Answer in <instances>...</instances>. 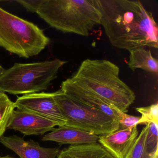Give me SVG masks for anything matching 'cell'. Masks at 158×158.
<instances>
[{
  "label": "cell",
  "instance_id": "obj_1",
  "mask_svg": "<svg viewBox=\"0 0 158 158\" xmlns=\"http://www.w3.org/2000/svg\"><path fill=\"white\" fill-rule=\"evenodd\" d=\"M100 25L112 46L130 51L158 48V27L139 1L97 0Z\"/></svg>",
  "mask_w": 158,
  "mask_h": 158
},
{
  "label": "cell",
  "instance_id": "obj_2",
  "mask_svg": "<svg viewBox=\"0 0 158 158\" xmlns=\"http://www.w3.org/2000/svg\"><path fill=\"white\" fill-rule=\"evenodd\" d=\"M120 69L104 60L87 59L66 81L91 92L123 113L135 99L134 91L119 77Z\"/></svg>",
  "mask_w": 158,
  "mask_h": 158
},
{
  "label": "cell",
  "instance_id": "obj_3",
  "mask_svg": "<svg viewBox=\"0 0 158 158\" xmlns=\"http://www.w3.org/2000/svg\"><path fill=\"white\" fill-rule=\"evenodd\" d=\"M36 13L51 27L83 36L101 19L97 0H42Z\"/></svg>",
  "mask_w": 158,
  "mask_h": 158
},
{
  "label": "cell",
  "instance_id": "obj_4",
  "mask_svg": "<svg viewBox=\"0 0 158 158\" xmlns=\"http://www.w3.org/2000/svg\"><path fill=\"white\" fill-rule=\"evenodd\" d=\"M66 62L60 59L21 64L3 69L0 75V91L13 95L32 94L48 89Z\"/></svg>",
  "mask_w": 158,
  "mask_h": 158
},
{
  "label": "cell",
  "instance_id": "obj_5",
  "mask_svg": "<svg viewBox=\"0 0 158 158\" xmlns=\"http://www.w3.org/2000/svg\"><path fill=\"white\" fill-rule=\"evenodd\" d=\"M50 42L37 26L0 7V47L21 58H29L39 54Z\"/></svg>",
  "mask_w": 158,
  "mask_h": 158
},
{
  "label": "cell",
  "instance_id": "obj_6",
  "mask_svg": "<svg viewBox=\"0 0 158 158\" xmlns=\"http://www.w3.org/2000/svg\"><path fill=\"white\" fill-rule=\"evenodd\" d=\"M53 98L67 120L66 126L98 136L119 129V123L110 116L73 100L61 89L56 91Z\"/></svg>",
  "mask_w": 158,
  "mask_h": 158
},
{
  "label": "cell",
  "instance_id": "obj_7",
  "mask_svg": "<svg viewBox=\"0 0 158 158\" xmlns=\"http://www.w3.org/2000/svg\"><path fill=\"white\" fill-rule=\"evenodd\" d=\"M52 93H35L18 97L15 106L17 109L29 112L52 121L58 126L65 125L67 120L55 102Z\"/></svg>",
  "mask_w": 158,
  "mask_h": 158
},
{
  "label": "cell",
  "instance_id": "obj_8",
  "mask_svg": "<svg viewBox=\"0 0 158 158\" xmlns=\"http://www.w3.org/2000/svg\"><path fill=\"white\" fill-rule=\"evenodd\" d=\"M58 126L57 124L35 114L22 110H14L7 129L18 131L25 135H44Z\"/></svg>",
  "mask_w": 158,
  "mask_h": 158
},
{
  "label": "cell",
  "instance_id": "obj_9",
  "mask_svg": "<svg viewBox=\"0 0 158 158\" xmlns=\"http://www.w3.org/2000/svg\"><path fill=\"white\" fill-rule=\"evenodd\" d=\"M137 126L99 136L98 142L114 158H125L138 137Z\"/></svg>",
  "mask_w": 158,
  "mask_h": 158
},
{
  "label": "cell",
  "instance_id": "obj_10",
  "mask_svg": "<svg viewBox=\"0 0 158 158\" xmlns=\"http://www.w3.org/2000/svg\"><path fill=\"white\" fill-rule=\"evenodd\" d=\"M0 142L20 158H56L60 151L59 148H44L38 142L31 139L26 141L17 135L3 136L0 138Z\"/></svg>",
  "mask_w": 158,
  "mask_h": 158
},
{
  "label": "cell",
  "instance_id": "obj_11",
  "mask_svg": "<svg viewBox=\"0 0 158 158\" xmlns=\"http://www.w3.org/2000/svg\"><path fill=\"white\" fill-rule=\"evenodd\" d=\"M60 89L65 95L73 100L88 107L102 111L119 123L123 112L95 94L72 85L66 80L62 83Z\"/></svg>",
  "mask_w": 158,
  "mask_h": 158
},
{
  "label": "cell",
  "instance_id": "obj_12",
  "mask_svg": "<svg viewBox=\"0 0 158 158\" xmlns=\"http://www.w3.org/2000/svg\"><path fill=\"white\" fill-rule=\"evenodd\" d=\"M98 139L99 136L95 134L64 125L44 135L42 140L54 141L60 145H78L98 143Z\"/></svg>",
  "mask_w": 158,
  "mask_h": 158
},
{
  "label": "cell",
  "instance_id": "obj_13",
  "mask_svg": "<svg viewBox=\"0 0 158 158\" xmlns=\"http://www.w3.org/2000/svg\"><path fill=\"white\" fill-rule=\"evenodd\" d=\"M57 158H114L98 142L70 145L60 150Z\"/></svg>",
  "mask_w": 158,
  "mask_h": 158
},
{
  "label": "cell",
  "instance_id": "obj_14",
  "mask_svg": "<svg viewBox=\"0 0 158 158\" xmlns=\"http://www.w3.org/2000/svg\"><path fill=\"white\" fill-rule=\"evenodd\" d=\"M129 52L127 65L132 71L140 69L156 75L158 74V60L153 57L150 50L140 48L130 51Z\"/></svg>",
  "mask_w": 158,
  "mask_h": 158
},
{
  "label": "cell",
  "instance_id": "obj_15",
  "mask_svg": "<svg viewBox=\"0 0 158 158\" xmlns=\"http://www.w3.org/2000/svg\"><path fill=\"white\" fill-rule=\"evenodd\" d=\"M14 102L3 92L0 91V138L3 136L15 109Z\"/></svg>",
  "mask_w": 158,
  "mask_h": 158
},
{
  "label": "cell",
  "instance_id": "obj_16",
  "mask_svg": "<svg viewBox=\"0 0 158 158\" xmlns=\"http://www.w3.org/2000/svg\"><path fill=\"white\" fill-rule=\"evenodd\" d=\"M148 130V127L146 126L141 130L135 144L125 158H151L153 155L149 154L146 149V139Z\"/></svg>",
  "mask_w": 158,
  "mask_h": 158
},
{
  "label": "cell",
  "instance_id": "obj_17",
  "mask_svg": "<svg viewBox=\"0 0 158 158\" xmlns=\"http://www.w3.org/2000/svg\"><path fill=\"white\" fill-rule=\"evenodd\" d=\"M148 130L146 139L147 152L151 155L158 151V123L150 122L146 125Z\"/></svg>",
  "mask_w": 158,
  "mask_h": 158
},
{
  "label": "cell",
  "instance_id": "obj_18",
  "mask_svg": "<svg viewBox=\"0 0 158 158\" xmlns=\"http://www.w3.org/2000/svg\"><path fill=\"white\" fill-rule=\"evenodd\" d=\"M135 109L141 114L138 125H146L150 122L158 123V102L147 107H139Z\"/></svg>",
  "mask_w": 158,
  "mask_h": 158
},
{
  "label": "cell",
  "instance_id": "obj_19",
  "mask_svg": "<svg viewBox=\"0 0 158 158\" xmlns=\"http://www.w3.org/2000/svg\"><path fill=\"white\" fill-rule=\"evenodd\" d=\"M140 119L139 116H133L125 113H123L119 121V129H127L135 126H137Z\"/></svg>",
  "mask_w": 158,
  "mask_h": 158
},
{
  "label": "cell",
  "instance_id": "obj_20",
  "mask_svg": "<svg viewBox=\"0 0 158 158\" xmlns=\"http://www.w3.org/2000/svg\"><path fill=\"white\" fill-rule=\"evenodd\" d=\"M42 0H16V2L23 6L28 12L36 13Z\"/></svg>",
  "mask_w": 158,
  "mask_h": 158
},
{
  "label": "cell",
  "instance_id": "obj_21",
  "mask_svg": "<svg viewBox=\"0 0 158 158\" xmlns=\"http://www.w3.org/2000/svg\"><path fill=\"white\" fill-rule=\"evenodd\" d=\"M151 158H158V152H156Z\"/></svg>",
  "mask_w": 158,
  "mask_h": 158
},
{
  "label": "cell",
  "instance_id": "obj_22",
  "mask_svg": "<svg viewBox=\"0 0 158 158\" xmlns=\"http://www.w3.org/2000/svg\"><path fill=\"white\" fill-rule=\"evenodd\" d=\"M0 158H14V157H11V156H9V155H7V156H2V157H0Z\"/></svg>",
  "mask_w": 158,
  "mask_h": 158
}]
</instances>
